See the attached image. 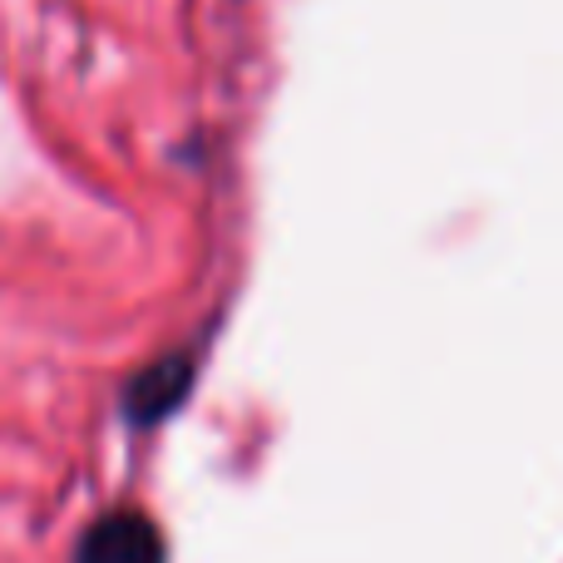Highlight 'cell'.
<instances>
[{"mask_svg":"<svg viewBox=\"0 0 563 563\" xmlns=\"http://www.w3.org/2000/svg\"><path fill=\"white\" fill-rule=\"evenodd\" d=\"M194 390V356H158L129 380L124 390V416L129 426H158L164 416H174Z\"/></svg>","mask_w":563,"mask_h":563,"instance_id":"cell-2","label":"cell"},{"mask_svg":"<svg viewBox=\"0 0 563 563\" xmlns=\"http://www.w3.org/2000/svg\"><path fill=\"white\" fill-rule=\"evenodd\" d=\"M69 563H164V534L144 509H109L79 534Z\"/></svg>","mask_w":563,"mask_h":563,"instance_id":"cell-1","label":"cell"}]
</instances>
